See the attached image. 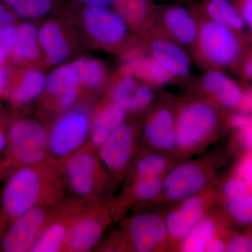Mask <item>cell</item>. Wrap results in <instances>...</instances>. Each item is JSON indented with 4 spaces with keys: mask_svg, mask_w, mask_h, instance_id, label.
I'll return each mask as SVG.
<instances>
[{
    "mask_svg": "<svg viewBox=\"0 0 252 252\" xmlns=\"http://www.w3.org/2000/svg\"><path fill=\"white\" fill-rule=\"evenodd\" d=\"M64 182L62 164L52 157L41 163L20 167L3 192L4 215L14 220L34 207L58 206Z\"/></svg>",
    "mask_w": 252,
    "mask_h": 252,
    "instance_id": "1",
    "label": "cell"
},
{
    "mask_svg": "<svg viewBox=\"0 0 252 252\" xmlns=\"http://www.w3.org/2000/svg\"><path fill=\"white\" fill-rule=\"evenodd\" d=\"M194 47L202 60L215 68L231 67L244 51L238 32L209 19L200 23Z\"/></svg>",
    "mask_w": 252,
    "mask_h": 252,
    "instance_id": "2",
    "label": "cell"
},
{
    "mask_svg": "<svg viewBox=\"0 0 252 252\" xmlns=\"http://www.w3.org/2000/svg\"><path fill=\"white\" fill-rule=\"evenodd\" d=\"M62 164L68 187L78 199L94 200L103 182L102 162L92 147L78 149Z\"/></svg>",
    "mask_w": 252,
    "mask_h": 252,
    "instance_id": "3",
    "label": "cell"
},
{
    "mask_svg": "<svg viewBox=\"0 0 252 252\" xmlns=\"http://www.w3.org/2000/svg\"><path fill=\"white\" fill-rule=\"evenodd\" d=\"M10 153L15 161L24 165L41 163L49 159V132L33 119H22L11 126L9 132Z\"/></svg>",
    "mask_w": 252,
    "mask_h": 252,
    "instance_id": "4",
    "label": "cell"
},
{
    "mask_svg": "<svg viewBox=\"0 0 252 252\" xmlns=\"http://www.w3.org/2000/svg\"><path fill=\"white\" fill-rule=\"evenodd\" d=\"M91 121L84 109L67 110L49 132L48 149L51 156L65 158L81 148L90 133Z\"/></svg>",
    "mask_w": 252,
    "mask_h": 252,
    "instance_id": "5",
    "label": "cell"
},
{
    "mask_svg": "<svg viewBox=\"0 0 252 252\" xmlns=\"http://www.w3.org/2000/svg\"><path fill=\"white\" fill-rule=\"evenodd\" d=\"M81 19L88 35L106 49L120 47L128 37L130 26L109 8L86 6Z\"/></svg>",
    "mask_w": 252,
    "mask_h": 252,
    "instance_id": "6",
    "label": "cell"
},
{
    "mask_svg": "<svg viewBox=\"0 0 252 252\" xmlns=\"http://www.w3.org/2000/svg\"><path fill=\"white\" fill-rule=\"evenodd\" d=\"M217 122V113L208 104L194 102L187 104L175 122L177 145L187 149L200 143L213 132Z\"/></svg>",
    "mask_w": 252,
    "mask_h": 252,
    "instance_id": "7",
    "label": "cell"
},
{
    "mask_svg": "<svg viewBox=\"0 0 252 252\" xmlns=\"http://www.w3.org/2000/svg\"><path fill=\"white\" fill-rule=\"evenodd\" d=\"M107 217L104 207L94 200L86 203L69 233L63 252L91 251L97 245L105 230Z\"/></svg>",
    "mask_w": 252,
    "mask_h": 252,
    "instance_id": "8",
    "label": "cell"
},
{
    "mask_svg": "<svg viewBox=\"0 0 252 252\" xmlns=\"http://www.w3.org/2000/svg\"><path fill=\"white\" fill-rule=\"evenodd\" d=\"M56 207H34L13 220L3 236L1 250L5 252H31Z\"/></svg>",
    "mask_w": 252,
    "mask_h": 252,
    "instance_id": "9",
    "label": "cell"
},
{
    "mask_svg": "<svg viewBox=\"0 0 252 252\" xmlns=\"http://www.w3.org/2000/svg\"><path fill=\"white\" fill-rule=\"evenodd\" d=\"M87 202L77 198L64 205H58L31 252H63L68 233Z\"/></svg>",
    "mask_w": 252,
    "mask_h": 252,
    "instance_id": "10",
    "label": "cell"
},
{
    "mask_svg": "<svg viewBox=\"0 0 252 252\" xmlns=\"http://www.w3.org/2000/svg\"><path fill=\"white\" fill-rule=\"evenodd\" d=\"M160 24L161 34L184 46H194L200 23L190 11L180 4L167 5L157 9L155 21ZM155 22V21H154Z\"/></svg>",
    "mask_w": 252,
    "mask_h": 252,
    "instance_id": "11",
    "label": "cell"
},
{
    "mask_svg": "<svg viewBox=\"0 0 252 252\" xmlns=\"http://www.w3.org/2000/svg\"><path fill=\"white\" fill-rule=\"evenodd\" d=\"M150 56L171 77L185 79L190 74L191 63L185 47L159 32L149 43Z\"/></svg>",
    "mask_w": 252,
    "mask_h": 252,
    "instance_id": "12",
    "label": "cell"
},
{
    "mask_svg": "<svg viewBox=\"0 0 252 252\" xmlns=\"http://www.w3.org/2000/svg\"><path fill=\"white\" fill-rule=\"evenodd\" d=\"M135 137L132 126L126 124L119 126L99 148L102 165L112 172L124 170L130 161Z\"/></svg>",
    "mask_w": 252,
    "mask_h": 252,
    "instance_id": "13",
    "label": "cell"
},
{
    "mask_svg": "<svg viewBox=\"0 0 252 252\" xmlns=\"http://www.w3.org/2000/svg\"><path fill=\"white\" fill-rule=\"evenodd\" d=\"M81 87L77 71L71 64H65L56 68L48 76L44 92L60 111L66 112L77 102Z\"/></svg>",
    "mask_w": 252,
    "mask_h": 252,
    "instance_id": "14",
    "label": "cell"
},
{
    "mask_svg": "<svg viewBox=\"0 0 252 252\" xmlns=\"http://www.w3.org/2000/svg\"><path fill=\"white\" fill-rule=\"evenodd\" d=\"M130 74L121 72L110 89L111 100L122 105L127 112H137L148 107L153 100V86Z\"/></svg>",
    "mask_w": 252,
    "mask_h": 252,
    "instance_id": "15",
    "label": "cell"
},
{
    "mask_svg": "<svg viewBox=\"0 0 252 252\" xmlns=\"http://www.w3.org/2000/svg\"><path fill=\"white\" fill-rule=\"evenodd\" d=\"M167 233L165 222L154 214L137 215L129 223V237L137 252H152L164 241Z\"/></svg>",
    "mask_w": 252,
    "mask_h": 252,
    "instance_id": "16",
    "label": "cell"
},
{
    "mask_svg": "<svg viewBox=\"0 0 252 252\" xmlns=\"http://www.w3.org/2000/svg\"><path fill=\"white\" fill-rule=\"evenodd\" d=\"M206 183V177L201 169L193 163L177 167L168 174L164 181L163 189L167 198L180 200L193 196Z\"/></svg>",
    "mask_w": 252,
    "mask_h": 252,
    "instance_id": "17",
    "label": "cell"
},
{
    "mask_svg": "<svg viewBox=\"0 0 252 252\" xmlns=\"http://www.w3.org/2000/svg\"><path fill=\"white\" fill-rule=\"evenodd\" d=\"M201 81L204 90L216 97L222 105L228 108L241 107L245 94L234 80L221 71L209 70Z\"/></svg>",
    "mask_w": 252,
    "mask_h": 252,
    "instance_id": "18",
    "label": "cell"
},
{
    "mask_svg": "<svg viewBox=\"0 0 252 252\" xmlns=\"http://www.w3.org/2000/svg\"><path fill=\"white\" fill-rule=\"evenodd\" d=\"M126 110L120 104L111 100L100 107L91 122V147L99 148L118 127L124 124Z\"/></svg>",
    "mask_w": 252,
    "mask_h": 252,
    "instance_id": "19",
    "label": "cell"
},
{
    "mask_svg": "<svg viewBox=\"0 0 252 252\" xmlns=\"http://www.w3.org/2000/svg\"><path fill=\"white\" fill-rule=\"evenodd\" d=\"M144 135L149 143L162 150H172L177 144L175 122L167 109L157 111L147 122Z\"/></svg>",
    "mask_w": 252,
    "mask_h": 252,
    "instance_id": "20",
    "label": "cell"
},
{
    "mask_svg": "<svg viewBox=\"0 0 252 252\" xmlns=\"http://www.w3.org/2000/svg\"><path fill=\"white\" fill-rule=\"evenodd\" d=\"M121 72L133 76L152 86H163L172 80L152 56H144L140 52L132 53L127 56Z\"/></svg>",
    "mask_w": 252,
    "mask_h": 252,
    "instance_id": "21",
    "label": "cell"
},
{
    "mask_svg": "<svg viewBox=\"0 0 252 252\" xmlns=\"http://www.w3.org/2000/svg\"><path fill=\"white\" fill-rule=\"evenodd\" d=\"M39 43L46 61L50 64H59L65 61L70 54V45L56 21H46L38 32Z\"/></svg>",
    "mask_w": 252,
    "mask_h": 252,
    "instance_id": "22",
    "label": "cell"
},
{
    "mask_svg": "<svg viewBox=\"0 0 252 252\" xmlns=\"http://www.w3.org/2000/svg\"><path fill=\"white\" fill-rule=\"evenodd\" d=\"M203 204L198 197H189L179 210L169 214L167 217V233L174 239L185 238L190 230L202 220Z\"/></svg>",
    "mask_w": 252,
    "mask_h": 252,
    "instance_id": "23",
    "label": "cell"
},
{
    "mask_svg": "<svg viewBox=\"0 0 252 252\" xmlns=\"http://www.w3.org/2000/svg\"><path fill=\"white\" fill-rule=\"evenodd\" d=\"M116 12L132 29L147 30L155 21L157 8L152 0H112Z\"/></svg>",
    "mask_w": 252,
    "mask_h": 252,
    "instance_id": "24",
    "label": "cell"
},
{
    "mask_svg": "<svg viewBox=\"0 0 252 252\" xmlns=\"http://www.w3.org/2000/svg\"><path fill=\"white\" fill-rule=\"evenodd\" d=\"M223 193L231 216L242 224L252 223V193L240 179L225 182Z\"/></svg>",
    "mask_w": 252,
    "mask_h": 252,
    "instance_id": "25",
    "label": "cell"
},
{
    "mask_svg": "<svg viewBox=\"0 0 252 252\" xmlns=\"http://www.w3.org/2000/svg\"><path fill=\"white\" fill-rule=\"evenodd\" d=\"M203 9L207 19L239 33L246 27L238 6L230 0H205Z\"/></svg>",
    "mask_w": 252,
    "mask_h": 252,
    "instance_id": "26",
    "label": "cell"
},
{
    "mask_svg": "<svg viewBox=\"0 0 252 252\" xmlns=\"http://www.w3.org/2000/svg\"><path fill=\"white\" fill-rule=\"evenodd\" d=\"M47 77L36 69H30L23 73L18 85L13 91L15 104L23 105L32 102L45 91Z\"/></svg>",
    "mask_w": 252,
    "mask_h": 252,
    "instance_id": "27",
    "label": "cell"
},
{
    "mask_svg": "<svg viewBox=\"0 0 252 252\" xmlns=\"http://www.w3.org/2000/svg\"><path fill=\"white\" fill-rule=\"evenodd\" d=\"M18 38L12 51L13 58L18 62L35 61L39 58L41 47L35 25L24 22L18 28Z\"/></svg>",
    "mask_w": 252,
    "mask_h": 252,
    "instance_id": "28",
    "label": "cell"
},
{
    "mask_svg": "<svg viewBox=\"0 0 252 252\" xmlns=\"http://www.w3.org/2000/svg\"><path fill=\"white\" fill-rule=\"evenodd\" d=\"M70 64L77 71L82 87L89 91H96L105 84L107 70L103 63L98 60L81 58Z\"/></svg>",
    "mask_w": 252,
    "mask_h": 252,
    "instance_id": "29",
    "label": "cell"
},
{
    "mask_svg": "<svg viewBox=\"0 0 252 252\" xmlns=\"http://www.w3.org/2000/svg\"><path fill=\"white\" fill-rule=\"evenodd\" d=\"M215 225L212 220H202L186 235L182 250L185 252H205L207 245L215 238Z\"/></svg>",
    "mask_w": 252,
    "mask_h": 252,
    "instance_id": "30",
    "label": "cell"
},
{
    "mask_svg": "<svg viewBox=\"0 0 252 252\" xmlns=\"http://www.w3.org/2000/svg\"><path fill=\"white\" fill-rule=\"evenodd\" d=\"M15 14L25 18H39L49 14L54 6V0H2Z\"/></svg>",
    "mask_w": 252,
    "mask_h": 252,
    "instance_id": "31",
    "label": "cell"
},
{
    "mask_svg": "<svg viewBox=\"0 0 252 252\" xmlns=\"http://www.w3.org/2000/svg\"><path fill=\"white\" fill-rule=\"evenodd\" d=\"M165 160L157 154H148L141 158L136 165L138 177H158L165 168Z\"/></svg>",
    "mask_w": 252,
    "mask_h": 252,
    "instance_id": "32",
    "label": "cell"
},
{
    "mask_svg": "<svg viewBox=\"0 0 252 252\" xmlns=\"http://www.w3.org/2000/svg\"><path fill=\"white\" fill-rule=\"evenodd\" d=\"M163 189V183L158 177H139L135 187V195L143 201L155 198Z\"/></svg>",
    "mask_w": 252,
    "mask_h": 252,
    "instance_id": "33",
    "label": "cell"
},
{
    "mask_svg": "<svg viewBox=\"0 0 252 252\" xmlns=\"http://www.w3.org/2000/svg\"><path fill=\"white\" fill-rule=\"evenodd\" d=\"M18 38V28L14 26L4 28L0 31V45L8 52H12L16 45Z\"/></svg>",
    "mask_w": 252,
    "mask_h": 252,
    "instance_id": "34",
    "label": "cell"
},
{
    "mask_svg": "<svg viewBox=\"0 0 252 252\" xmlns=\"http://www.w3.org/2000/svg\"><path fill=\"white\" fill-rule=\"evenodd\" d=\"M228 252H252V238L246 235H239L230 240Z\"/></svg>",
    "mask_w": 252,
    "mask_h": 252,
    "instance_id": "35",
    "label": "cell"
},
{
    "mask_svg": "<svg viewBox=\"0 0 252 252\" xmlns=\"http://www.w3.org/2000/svg\"><path fill=\"white\" fill-rule=\"evenodd\" d=\"M238 174L252 193V157L244 159L238 167Z\"/></svg>",
    "mask_w": 252,
    "mask_h": 252,
    "instance_id": "36",
    "label": "cell"
},
{
    "mask_svg": "<svg viewBox=\"0 0 252 252\" xmlns=\"http://www.w3.org/2000/svg\"><path fill=\"white\" fill-rule=\"evenodd\" d=\"M239 139L244 147L252 150V117L249 116L248 120L241 128L239 129Z\"/></svg>",
    "mask_w": 252,
    "mask_h": 252,
    "instance_id": "37",
    "label": "cell"
},
{
    "mask_svg": "<svg viewBox=\"0 0 252 252\" xmlns=\"http://www.w3.org/2000/svg\"><path fill=\"white\" fill-rule=\"evenodd\" d=\"M236 5L247 27L252 31V0H239Z\"/></svg>",
    "mask_w": 252,
    "mask_h": 252,
    "instance_id": "38",
    "label": "cell"
},
{
    "mask_svg": "<svg viewBox=\"0 0 252 252\" xmlns=\"http://www.w3.org/2000/svg\"><path fill=\"white\" fill-rule=\"evenodd\" d=\"M16 21L14 13L6 9L0 15V31L4 28L14 26Z\"/></svg>",
    "mask_w": 252,
    "mask_h": 252,
    "instance_id": "39",
    "label": "cell"
},
{
    "mask_svg": "<svg viewBox=\"0 0 252 252\" xmlns=\"http://www.w3.org/2000/svg\"><path fill=\"white\" fill-rule=\"evenodd\" d=\"M78 2L85 4L86 6H98V7L109 8L112 6V0H75Z\"/></svg>",
    "mask_w": 252,
    "mask_h": 252,
    "instance_id": "40",
    "label": "cell"
},
{
    "mask_svg": "<svg viewBox=\"0 0 252 252\" xmlns=\"http://www.w3.org/2000/svg\"><path fill=\"white\" fill-rule=\"evenodd\" d=\"M225 250V245L221 240L214 238L207 245L205 252H220Z\"/></svg>",
    "mask_w": 252,
    "mask_h": 252,
    "instance_id": "41",
    "label": "cell"
},
{
    "mask_svg": "<svg viewBox=\"0 0 252 252\" xmlns=\"http://www.w3.org/2000/svg\"><path fill=\"white\" fill-rule=\"evenodd\" d=\"M8 69L4 66H0V94L6 90L9 80Z\"/></svg>",
    "mask_w": 252,
    "mask_h": 252,
    "instance_id": "42",
    "label": "cell"
},
{
    "mask_svg": "<svg viewBox=\"0 0 252 252\" xmlns=\"http://www.w3.org/2000/svg\"><path fill=\"white\" fill-rule=\"evenodd\" d=\"M242 109L246 112H252V89L251 90L245 94L244 96L243 103L241 105Z\"/></svg>",
    "mask_w": 252,
    "mask_h": 252,
    "instance_id": "43",
    "label": "cell"
},
{
    "mask_svg": "<svg viewBox=\"0 0 252 252\" xmlns=\"http://www.w3.org/2000/svg\"><path fill=\"white\" fill-rule=\"evenodd\" d=\"M243 74L249 80L252 81V54L247 58L244 63Z\"/></svg>",
    "mask_w": 252,
    "mask_h": 252,
    "instance_id": "44",
    "label": "cell"
},
{
    "mask_svg": "<svg viewBox=\"0 0 252 252\" xmlns=\"http://www.w3.org/2000/svg\"><path fill=\"white\" fill-rule=\"evenodd\" d=\"M9 54V53L4 47L0 45V66L3 65Z\"/></svg>",
    "mask_w": 252,
    "mask_h": 252,
    "instance_id": "45",
    "label": "cell"
},
{
    "mask_svg": "<svg viewBox=\"0 0 252 252\" xmlns=\"http://www.w3.org/2000/svg\"><path fill=\"white\" fill-rule=\"evenodd\" d=\"M6 138H5L4 134L0 131V154L2 152V151L4 150L5 146H6Z\"/></svg>",
    "mask_w": 252,
    "mask_h": 252,
    "instance_id": "46",
    "label": "cell"
},
{
    "mask_svg": "<svg viewBox=\"0 0 252 252\" xmlns=\"http://www.w3.org/2000/svg\"><path fill=\"white\" fill-rule=\"evenodd\" d=\"M6 9V6H4V4L0 2V15L2 14L3 12Z\"/></svg>",
    "mask_w": 252,
    "mask_h": 252,
    "instance_id": "47",
    "label": "cell"
}]
</instances>
